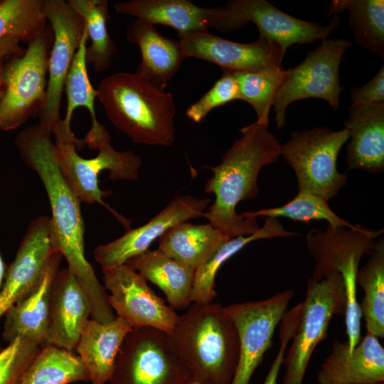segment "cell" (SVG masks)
I'll list each match as a JSON object with an SVG mask.
<instances>
[{
	"label": "cell",
	"mask_w": 384,
	"mask_h": 384,
	"mask_svg": "<svg viewBox=\"0 0 384 384\" xmlns=\"http://www.w3.org/2000/svg\"><path fill=\"white\" fill-rule=\"evenodd\" d=\"M52 134L38 124L19 133L15 143L24 163L37 173L46 188L52 211L55 249L65 258L67 268L85 293L90 304L91 319L108 323L116 316L105 287L85 257L81 201L68 184L55 161Z\"/></svg>",
	"instance_id": "6da1fadb"
},
{
	"label": "cell",
	"mask_w": 384,
	"mask_h": 384,
	"mask_svg": "<svg viewBox=\"0 0 384 384\" xmlns=\"http://www.w3.org/2000/svg\"><path fill=\"white\" fill-rule=\"evenodd\" d=\"M268 126L255 122L240 129L242 137L223 155L220 163L208 166L213 175L204 192L213 193L215 201L202 216L230 238L250 235L260 228L256 218L238 213L236 207L240 201L257 196L261 169L282 156V145Z\"/></svg>",
	"instance_id": "7a4b0ae2"
},
{
	"label": "cell",
	"mask_w": 384,
	"mask_h": 384,
	"mask_svg": "<svg viewBox=\"0 0 384 384\" xmlns=\"http://www.w3.org/2000/svg\"><path fill=\"white\" fill-rule=\"evenodd\" d=\"M171 351L192 379L203 384H230L240 355L236 328L217 303H192L166 334Z\"/></svg>",
	"instance_id": "3957f363"
},
{
	"label": "cell",
	"mask_w": 384,
	"mask_h": 384,
	"mask_svg": "<svg viewBox=\"0 0 384 384\" xmlns=\"http://www.w3.org/2000/svg\"><path fill=\"white\" fill-rule=\"evenodd\" d=\"M96 97L112 124L134 143L173 144L176 107L171 92L137 73L117 72L100 82Z\"/></svg>",
	"instance_id": "277c9868"
},
{
	"label": "cell",
	"mask_w": 384,
	"mask_h": 384,
	"mask_svg": "<svg viewBox=\"0 0 384 384\" xmlns=\"http://www.w3.org/2000/svg\"><path fill=\"white\" fill-rule=\"evenodd\" d=\"M105 127L91 128L83 140H58L54 156L68 184L81 202L105 206L125 226L129 221L108 206L102 197L111 194L100 188L98 175L108 170L112 180L135 181L142 158L132 151H117L110 144Z\"/></svg>",
	"instance_id": "5b68a950"
},
{
	"label": "cell",
	"mask_w": 384,
	"mask_h": 384,
	"mask_svg": "<svg viewBox=\"0 0 384 384\" xmlns=\"http://www.w3.org/2000/svg\"><path fill=\"white\" fill-rule=\"evenodd\" d=\"M382 233L383 229L373 230L359 225L353 228L327 225L324 231L311 229L306 237L309 252L315 261L311 277L319 280L330 274L338 273L343 278L346 294L344 316L349 351L361 339V314L356 282L358 266L363 256L372 252L375 239Z\"/></svg>",
	"instance_id": "8992f818"
},
{
	"label": "cell",
	"mask_w": 384,
	"mask_h": 384,
	"mask_svg": "<svg viewBox=\"0 0 384 384\" xmlns=\"http://www.w3.org/2000/svg\"><path fill=\"white\" fill-rule=\"evenodd\" d=\"M51 27L38 33L23 53H15L4 61L0 69V130L18 128L41 112L46 100V73Z\"/></svg>",
	"instance_id": "52a82bcc"
},
{
	"label": "cell",
	"mask_w": 384,
	"mask_h": 384,
	"mask_svg": "<svg viewBox=\"0 0 384 384\" xmlns=\"http://www.w3.org/2000/svg\"><path fill=\"white\" fill-rule=\"evenodd\" d=\"M346 294L341 275L330 274L321 279L309 277L302 302L300 319L283 363L282 384H302L316 346L326 338L333 316L345 315Z\"/></svg>",
	"instance_id": "ba28073f"
},
{
	"label": "cell",
	"mask_w": 384,
	"mask_h": 384,
	"mask_svg": "<svg viewBox=\"0 0 384 384\" xmlns=\"http://www.w3.org/2000/svg\"><path fill=\"white\" fill-rule=\"evenodd\" d=\"M349 139L346 128L333 131L322 127L296 131L282 145V155L294 170L299 191L334 198L346 184L348 176L337 169V159Z\"/></svg>",
	"instance_id": "9c48e42d"
},
{
	"label": "cell",
	"mask_w": 384,
	"mask_h": 384,
	"mask_svg": "<svg viewBox=\"0 0 384 384\" xmlns=\"http://www.w3.org/2000/svg\"><path fill=\"white\" fill-rule=\"evenodd\" d=\"M310 51L298 65L285 70L272 106L277 127L286 124L285 112L291 103L306 98H319L337 110L342 90L338 70L343 54L352 45L346 38L325 39Z\"/></svg>",
	"instance_id": "30bf717a"
},
{
	"label": "cell",
	"mask_w": 384,
	"mask_h": 384,
	"mask_svg": "<svg viewBox=\"0 0 384 384\" xmlns=\"http://www.w3.org/2000/svg\"><path fill=\"white\" fill-rule=\"evenodd\" d=\"M191 375L153 328H133L117 354L110 384H188Z\"/></svg>",
	"instance_id": "8fae6325"
},
{
	"label": "cell",
	"mask_w": 384,
	"mask_h": 384,
	"mask_svg": "<svg viewBox=\"0 0 384 384\" xmlns=\"http://www.w3.org/2000/svg\"><path fill=\"white\" fill-rule=\"evenodd\" d=\"M248 22L258 28L259 37L278 43L286 53L294 44H307L325 40L341 23L334 15L327 26L304 21L286 14L265 0H231L223 7L215 28L227 33L238 30Z\"/></svg>",
	"instance_id": "7c38bea8"
},
{
	"label": "cell",
	"mask_w": 384,
	"mask_h": 384,
	"mask_svg": "<svg viewBox=\"0 0 384 384\" xmlns=\"http://www.w3.org/2000/svg\"><path fill=\"white\" fill-rule=\"evenodd\" d=\"M292 297V290L288 289L263 300L223 306L240 341L239 360L230 384H249L265 352L272 346L275 329Z\"/></svg>",
	"instance_id": "4fadbf2b"
},
{
	"label": "cell",
	"mask_w": 384,
	"mask_h": 384,
	"mask_svg": "<svg viewBox=\"0 0 384 384\" xmlns=\"http://www.w3.org/2000/svg\"><path fill=\"white\" fill-rule=\"evenodd\" d=\"M43 12L53 33L48 59L46 100L39 124L52 132L60 118L64 81L85 30L83 18L63 0H43Z\"/></svg>",
	"instance_id": "5bb4252c"
},
{
	"label": "cell",
	"mask_w": 384,
	"mask_h": 384,
	"mask_svg": "<svg viewBox=\"0 0 384 384\" xmlns=\"http://www.w3.org/2000/svg\"><path fill=\"white\" fill-rule=\"evenodd\" d=\"M104 287L117 316L132 328L149 327L170 334L178 318L175 310L160 298L146 280L127 265L102 268Z\"/></svg>",
	"instance_id": "9a60e30c"
},
{
	"label": "cell",
	"mask_w": 384,
	"mask_h": 384,
	"mask_svg": "<svg viewBox=\"0 0 384 384\" xmlns=\"http://www.w3.org/2000/svg\"><path fill=\"white\" fill-rule=\"evenodd\" d=\"M183 54L213 63L223 71H259L282 66L285 53L274 41L259 37L250 43H238L208 30L178 35Z\"/></svg>",
	"instance_id": "2e32d148"
},
{
	"label": "cell",
	"mask_w": 384,
	"mask_h": 384,
	"mask_svg": "<svg viewBox=\"0 0 384 384\" xmlns=\"http://www.w3.org/2000/svg\"><path fill=\"white\" fill-rule=\"evenodd\" d=\"M55 252L51 218L46 215L35 218L6 270L0 290V318L37 287Z\"/></svg>",
	"instance_id": "e0dca14e"
},
{
	"label": "cell",
	"mask_w": 384,
	"mask_h": 384,
	"mask_svg": "<svg viewBox=\"0 0 384 384\" xmlns=\"http://www.w3.org/2000/svg\"><path fill=\"white\" fill-rule=\"evenodd\" d=\"M210 199L192 196L174 198L146 224L129 229L122 236L94 250L95 261L102 268L124 265L129 259L147 251L150 245L170 228L202 216Z\"/></svg>",
	"instance_id": "ac0fdd59"
},
{
	"label": "cell",
	"mask_w": 384,
	"mask_h": 384,
	"mask_svg": "<svg viewBox=\"0 0 384 384\" xmlns=\"http://www.w3.org/2000/svg\"><path fill=\"white\" fill-rule=\"evenodd\" d=\"M316 378L319 384H383L384 348L368 333L351 351L347 341L336 339Z\"/></svg>",
	"instance_id": "d6986e66"
},
{
	"label": "cell",
	"mask_w": 384,
	"mask_h": 384,
	"mask_svg": "<svg viewBox=\"0 0 384 384\" xmlns=\"http://www.w3.org/2000/svg\"><path fill=\"white\" fill-rule=\"evenodd\" d=\"M90 318V304L81 286L68 268L58 270L51 289L48 345L73 352Z\"/></svg>",
	"instance_id": "ffe728a7"
},
{
	"label": "cell",
	"mask_w": 384,
	"mask_h": 384,
	"mask_svg": "<svg viewBox=\"0 0 384 384\" xmlns=\"http://www.w3.org/2000/svg\"><path fill=\"white\" fill-rule=\"evenodd\" d=\"M350 142L346 146L347 170L377 174L384 171V102L351 105L344 122Z\"/></svg>",
	"instance_id": "44dd1931"
},
{
	"label": "cell",
	"mask_w": 384,
	"mask_h": 384,
	"mask_svg": "<svg viewBox=\"0 0 384 384\" xmlns=\"http://www.w3.org/2000/svg\"><path fill=\"white\" fill-rule=\"evenodd\" d=\"M62 257L54 253L37 287L6 311L2 336L8 343L24 336L41 348L49 344L51 289Z\"/></svg>",
	"instance_id": "7402d4cb"
},
{
	"label": "cell",
	"mask_w": 384,
	"mask_h": 384,
	"mask_svg": "<svg viewBox=\"0 0 384 384\" xmlns=\"http://www.w3.org/2000/svg\"><path fill=\"white\" fill-rule=\"evenodd\" d=\"M114 6L119 14L173 28L178 35L215 27L223 12V7H201L189 0H132Z\"/></svg>",
	"instance_id": "603a6c76"
},
{
	"label": "cell",
	"mask_w": 384,
	"mask_h": 384,
	"mask_svg": "<svg viewBox=\"0 0 384 384\" xmlns=\"http://www.w3.org/2000/svg\"><path fill=\"white\" fill-rule=\"evenodd\" d=\"M126 36L141 52L135 73L164 90L186 58L180 41L166 38L154 25L137 19L127 25Z\"/></svg>",
	"instance_id": "cb8c5ba5"
},
{
	"label": "cell",
	"mask_w": 384,
	"mask_h": 384,
	"mask_svg": "<svg viewBox=\"0 0 384 384\" xmlns=\"http://www.w3.org/2000/svg\"><path fill=\"white\" fill-rule=\"evenodd\" d=\"M132 329L128 321L119 316L108 323L88 320L75 351L88 371L91 384L110 381L121 346Z\"/></svg>",
	"instance_id": "d4e9b609"
},
{
	"label": "cell",
	"mask_w": 384,
	"mask_h": 384,
	"mask_svg": "<svg viewBox=\"0 0 384 384\" xmlns=\"http://www.w3.org/2000/svg\"><path fill=\"white\" fill-rule=\"evenodd\" d=\"M125 265L156 285L174 309H184L192 304L194 269L169 257L159 248L148 250L129 259Z\"/></svg>",
	"instance_id": "484cf974"
},
{
	"label": "cell",
	"mask_w": 384,
	"mask_h": 384,
	"mask_svg": "<svg viewBox=\"0 0 384 384\" xmlns=\"http://www.w3.org/2000/svg\"><path fill=\"white\" fill-rule=\"evenodd\" d=\"M230 239L211 224L178 223L159 238V249L195 270Z\"/></svg>",
	"instance_id": "4316f807"
},
{
	"label": "cell",
	"mask_w": 384,
	"mask_h": 384,
	"mask_svg": "<svg viewBox=\"0 0 384 384\" xmlns=\"http://www.w3.org/2000/svg\"><path fill=\"white\" fill-rule=\"evenodd\" d=\"M297 235L295 232L285 230L277 218H267L263 226L255 233L226 240L195 270L191 293L192 303L201 304L213 303L217 297L215 278L219 268L250 242L261 239L292 237Z\"/></svg>",
	"instance_id": "83f0119b"
},
{
	"label": "cell",
	"mask_w": 384,
	"mask_h": 384,
	"mask_svg": "<svg viewBox=\"0 0 384 384\" xmlns=\"http://www.w3.org/2000/svg\"><path fill=\"white\" fill-rule=\"evenodd\" d=\"M366 265L358 269L356 285L360 286L364 297L359 304L364 318L367 333L377 338L384 337V238H380Z\"/></svg>",
	"instance_id": "f1b7e54d"
},
{
	"label": "cell",
	"mask_w": 384,
	"mask_h": 384,
	"mask_svg": "<svg viewBox=\"0 0 384 384\" xmlns=\"http://www.w3.org/2000/svg\"><path fill=\"white\" fill-rule=\"evenodd\" d=\"M348 9V21L356 43L384 57V1L336 0L329 4L328 16Z\"/></svg>",
	"instance_id": "f546056e"
},
{
	"label": "cell",
	"mask_w": 384,
	"mask_h": 384,
	"mask_svg": "<svg viewBox=\"0 0 384 384\" xmlns=\"http://www.w3.org/2000/svg\"><path fill=\"white\" fill-rule=\"evenodd\" d=\"M90 382L88 371L78 355L48 345L41 348L19 384H69Z\"/></svg>",
	"instance_id": "4dcf8cb0"
},
{
	"label": "cell",
	"mask_w": 384,
	"mask_h": 384,
	"mask_svg": "<svg viewBox=\"0 0 384 384\" xmlns=\"http://www.w3.org/2000/svg\"><path fill=\"white\" fill-rule=\"evenodd\" d=\"M70 5L83 18L88 40L91 44L86 49V63L92 65L96 73H102L111 65L117 50L107 28L110 19L107 0H68Z\"/></svg>",
	"instance_id": "1f68e13d"
},
{
	"label": "cell",
	"mask_w": 384,
	"mask_h": 384,
	"mask_svg": "<svg viewBox=\"0 0 384 384\" xmlns=\"http://www.w3.org/2000/svg\"><path fill=\"white\" fill-rule=\"evenodd\" d=\"M88 41L85 30L79 47L64 81V88L67 95L68 104L65 117L60 119L53 131L72 133L70 122L74 110L79 107H85L90 114L92 127L100 124L98 122L95 110L96 90L93 88L87 71L86 49Z\"/></svg>",
	"instance_id": "d6a6232c"
},
{
	"label": "cell",
	"mask_w": 384,
	"mask_h": 384,
	"mask_svg": "<svg viewBox=\"0 0 384 384\" xmlns=\"http://www.w3.org/2000/svg\"><path fill=\"white\" fill-rule=\"evenodd\" d=\"M326 198L307 192L299 191L291 201L282 206L264 208L256 211H246L242 214L245 218L258 216L277 218L284 217L294 221L309 223L311 220H326L331 228L344 227L353 228L356 225L339 218L329 206Z\"/></svg>",
	"instance_id": "836d02e7"
},
{
	"label": "cell",
	"mask_w": 384,
	"mask_h": 384,
	"mask_svg": "<svg viewBox=\"0 0 384 384\" xmlns=\"http://www.w3.org/2000/svg\"><path fill=\"white\" fill-rule=\"evenodd\" d=\"M239 90V100L249 103L254 109L256 122L269 124V113L275 94L285 75L282 66L259 71L231 73Z\"/></svg>",
	"instance_id": "e575fe53"
},
{
	"label": "cell",
	"mask_w": 384,
	"mask_h": 384,
	"mask_svg": "<svg viewBox=\"0 0 384 384\" xmlns=\"http://www.w3.org/2000/svg\"><path fill=\"white\" fill-rule=\"evenodd\" d=\"M43 0L0 1V40L12 36L30 43L46 27Z\"/></svg>",
	"instance_id": "d590c367"
},
{
	"label": "cell",
	"mask_w": 384,
	"mask_h": 384,
	"mask_svg": "<svg viewBox=\"0 0 384 384\" xmlns=\"http://www.w3.org/2000/svg\"><path fill=\"white\" fill-rule=\"evenodd\" d=\"M41 348L24 336L17 337L8 343L0 351V384H19Z\"/></svg>",
	"instance_id": "8d00e7d4"
},
{
	"label": "cell",
	"mask_w": 384,
	"mask_h": 384,
	"mask_svg": "<svg viewBox=\"0 0 384 384\" xmlns=\"http://www.w3.org/2000/svg\"><path fill=\"white\" fill-rule=\"evenodd\" d=\"M236 100H239L236 80L231 73L223 71L222 77L199 100L186 109V114L198 123L213 109Z\"/></svg>",
	"instance_id": "74e56055"
},
{
	"label": "cell",
	"mask_w": 384,
	"mask_h": 384,
	"mask_svg": "<svg viewBox=\"0 0 384 384\" xmlns=\"http://www.w3.org/2000/svg\"><path fill=\"white\" fill-rule=\"evenodd\" d=\"M351 105H369L384 102V66L366 84L351 89Z\"/></svg>",
	"instance_id": "f35d334b"
},
{
	"label": "cell",
	"mask_w": 384,
	"mask_h": 384,
	"mask_svg": "<svg viewBox=\"0 0 384 384\" xmlns=\"http://www.w3.org/2000/svg\"><path fill=\"white\" fill-rule=\"evenodd\" d=\"M20 41L12 36H7L0 40V63L10 55L22 53L18 46Z\"/></svg>",
	"instance_id": "ab89813d"
},
{
	"label": "cell",
	"mask_w": 384,
	"mask_h": 384,
	"mask_svg": "<svg viewBox=\"0 0 384 384\" xmlns=\"http://www.w3.org/2000/svg\"><path fill=\"white\" fill-rule=\"evenodd\" d=\"M279 372L274 369H270L262 384H277Z\"/></svg>",
	"instance_id": "60d3db41"
},
{
	"label": "cell",
	"mask_w": 384,
	"mask_h": 384,
	"mask_svg": "<svg viewBox=\"0 0 384 384\" xmlns=\"http://www.w3.org/2000/svg\"><path fill=\"white\" fill-rule=\"evenodd\" d=\"M5 272V265L0 255V290L3 284V279H4Z\"/></svg>",
	"instance_id": "b9f144b4"
},
{
	"label": "cell",
	"mask_w": 384,
	"mask_h": 384,
	"mask_svg": "<svg viewBox=\"0 0 384 384\" xmlns=\"http://www.w3.org/2000/svg\"><path fill=\"white\" fill-rule=\"evenodd\" d=\"M188 384H203V383L199 381L191 379V380L189 382Z\"/></svg>",
	"instance_id": "7bdbcfd3"
}]
</instances>
